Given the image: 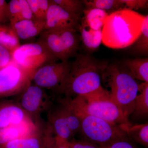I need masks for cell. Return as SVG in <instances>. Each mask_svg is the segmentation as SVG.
Segmentation results:
<instances>
[{
	"instance_id": "cell-7",
	"label": "cell",
	"mask_w": 148,
	"mask_h": 148,
	"mask_svg": "<svg viewBox=\"0 0 148 148\" xmlns=\"http://www.w3.org/2000/svg\"><path fill=\"white\" fill-rule=\"evenodd\" d=\"M48 124L55 136L69 141L79 132L80 118L62 99L57 106H53L47 112Z\"/></svg>"
},
{
	"instance_id": "cell-16",
	"label": "cell",
	"mask_w": 148,
	"mask_h": 148,
	"mask_svg": "<svg viewBox=\"0 0 148 148\" xmlns=\"http://www.w3.org/2000/svg\"><path fill=\"white\" fill-rule=\"evenodd\" d=\"M40 123L27 122L17 125L0 128V146L12 140L24 137L35 131Z\"/></svg>"
},
{
	"instance_id": "cell-32",
	"label": "cell",
	"mask_w": 148,
	"mask_h": 148,
	"mask_svg": "<svg viewBox=\"0 0 148 148\" xmlns=\"http://www.w3.org/2000/svg\"><path fill=\"white\" fill-rule=\"evenodd\" d=\"M8 20V3L4 0H0V23Z\"/></svg>"
},
{
	"instance_id": "cell-25",
	"label": "cell",
	"mask_w": 148,
	"mask_h": 148,
	"mask_svg": "<svg viewBox=\"0 0 148 148\" xmlns=\"http://www.w3.org/2000/svg\"><path fill=\"white\" fill-rule=\"evenodd\" d=\"M35 19L45 21L50 0H27Z\"/></svg>"
},
{
	"instance_id": "cell-12",
	"label": "cell",
	"mask_w": 148,
	"mask_h": 148,
	"mask_svg": "<svg viewBox=\"0 0 148 148\" xmlns=\"http://www.w3.org/2000/svg\"><path fill=\"white\" fill-rule=\"evenodd\" d=\"M81 16L67 12L50 0L45 21L44 30L71 29L79 32Z\"/></svg>"
},
{
	"instance_id": "cell-10",
	"label": "cell",
	"mask_w": 148,
	"mask_h": 148,
	"mask_svg": "<svg viewBox=\"0 0 148 148\" xmlns=\"http://www.w3.org/2000/svg\"><path fill=\"white\" fill-rule=\"evenodd\" d=\"M32 76L13 61L0 69V99L18 95L32 83Z\"/></svg>"
},
{
	"instance_id": "cell-9",
	"label": "cell",
	"mask_w": 148,
	"mask_h": 148,
	"mask_svg": "<svg viewBox=\"0 0 148 148\" xmlns=\"http://www.w3.org/2000/svg\"><path fill=\"white\" fill-rule=\"evenodd\" d=\"M14 100L34 122H40V116L47 112L53 104L51 96L45 89L32 82Z\"/></svg>"
},
{
	"instance_id": "cell-2",
	"label": "cell",
	"mask_w": 148,
	"mask_h": 148,
	"mask_svg": "<svg viewBox=\"0 0 148 148\" xmlns=\"http://www.w3.org/2000/svg\"><path fill=\"white\" fill-rule=\"evenodd\" d=\"M145 16L122 9L109 14L102 29V42L110 48H125L135 43L142 33Z\"/></svg>"
},
{
	"instance_id": "cell-28",
	"label": "cell",
	"mask_w": 148,
	"mask_h": 148,
	"mask_svg": "<svg viewBox=\"0 0 148 148\" xmlns=\"http://www.w3.org/2000/svg\"><path fill=\"white\" fill-rule=\"evenodd\" d=\"M71 148H104L86 139L77 140L73 138L69 141Z\"/></svg>"
},
{
	"instance_id": "cell-4",
	"label": "cell",
	"mask_w": 148,
	"mask_h": 148,
	"mask_svg": "<svg viewBox=\"0 0 148 148\" xmlns=\"http://www.w3.org/2000/svg\"><path fill=\"white\" fill-rule=\"evenodd\" d=\"M102 79L110 88L111 99L127 117L132 114L134 103L139 91V85L124 66L108 65Z\"/></svg>"
},
{
	"instance_id": "cell-29",
	"label": "cell",
	"mask_w": 148,
	"mask_h": 148,
	"mask_svg": "<svg viewBox=\"0 0 148 148\" xmlns=\"http://www.w3.org/2000/svg\"><path fill=\"white\" fill-rule=\"evenodd\" d=\"M124 4L125 8L130 10L140 9L144 8L147 5V0H121Z\"/></svg>"
},
{
	"instance_id": "cell-26",
	"label": "cell",
	"mask_w": 148,
	"mask_h": 148,
	"mask_svg": "<svg viewBox=\"0 0 148 148\" xmlns=\"http://www.w3.org/2000/svg\"><path fill=\"white\" fill-rule=\"evenodd\" d=\"M53 2L69 13L82 16L84 10L82 1L53 0Z\"/></svg>"
},
{
	"instance_id": "cell-11",
	"label": "cell",
	"mask_w": 148,
	"mask_h": 148,
	"mask_svg": "<svg viewBox=\"0 0 148 148\" xmlns=\"http://www.w3.org/2000/svg\"><path fill=\"white\" fill-rule=\"evenodd\" d=\"M71 65L68 61L47 64L33 74L32 82L45 90L57 93L69 76Z\"/></svg>"
},
{
	"instance_id": "cell-8",
	"label": "cell",
	"mask_w": 148,
	"mask_h": 148,
	"mask_svg": "<svg viewBox=\"0 0 148 148\" xmlns=\"http://www.w3.org/2000/svg\"><path fill=\"white\" fill-rule=\"evenodd\" d=\"M12 58L14 62L33 75L41 67L57 60L45 46L38 41L21 45L12 53Z\"/></svg>"
},
{
	"instance_id": "cell-31",
	"label": "cell",
	"mask_w": 148,
	"mask_h": 148,
	"mask_svg": "<svg viewBox=\"0 0 148 148\" xmlns=\"http://www.w3.org/2000/svg\"><path fill=\"white\" fill-rule=\"evenodd\" d=\"M105 148H140L129 139L119 140Z\"/></svg>"
},
{
	"instance_id": "cell-1",
	"label": "cell",
	"mask_w": 148,
	"mask_h": 148,
	"mask_svg": "<svg viewBox=\"0 0 148 148\" xmlns=\"http://www.w3.org/2000/svg\"><path fill=\"white\" fill-rule=\"evenodd\" d=\"M108 65L107 62L97 61L87 54L77 56L57 94L73 98L101 90L102 74Z\"/></svg>"
},
{
	"instance_id": "cell-33",
	"label": "cell",
	"mask_w": 148,
	"mask_h": 148,
	"mask_svg": "<svg viewBox=\"0 0 148 148\" xmlns=\"http://www.w3.org/2000/svg\"><path fill=\"white\" fill-rule=\"evenodd\" d=\"M55 145L56 148H71L69 141L55 136Z\"/></svg>"
},
{
	"instance_id": "cell-30",
	"label": "cell",
	"mask_w": 148,
	"mask_h": 148,
	"mask_svg": "<svg viewBox=\"0 0 148 148\" xmlns=\"http://www.w3.org/2000/svg\"><path fill=\"white\" fill-rule=\"evenodd\" d=\"M12 61V54L0 45V69L7 66Z\"/></svg>"
},
{
	"instance_id": "cell-23",
	"label": "cell",
	"mask_w": 148,
	"mask_h": 148,
	"mask_svg": "<svg viewBox=\"0 0 148 148\" xmlns=\"http://www.w3.org/2000/svg\"><path fill=\"white\" fill-rule=\"evenodd\" d=\"M0 45L12 54L21 45L19 38L10 25L0 24Z\"/></svg>"
},
{
	"instance_id": "cell-5",
	"label": "cell",
	"mask_w": 148,
	"mask_h": 148,
	"mask_svg": "<svg viewBox=\"0 0 148 148\" xmlns=\"http://www.w3.org/2000/svg\"><path fill=\"white\" fill-rule=\"evenodd\" d=\"M81 125L79 132L83 139L105 148L113 143L129 139L121 125L114 124L90 116L79 117Z\"/></svg>"
},
{
	"instance_id": "cell-14",
	"label": "cell",
	"mask_w": 148,
	"mask_h": 148,
	"mask_svg": "<svg viewBox=\"0 0 148 148\" xmlns=\"http://www.w3.org/2000/svg\"><path fill=\"white\" fill-rule=\"evenodd\" d=\"M32 121V119L14 100L0 101V128Z\"/></svg>"
},
{
	"instance_id": "cell-24",
	"label": "cell",
	"mask_w": 148,
	"mask_h": 148,
	"mask_svg": "<svg viewBox=\"0 0 148 148\" xmlns=\"http://www.w3.org/2000/svg\"><path fill=\"white\" fill-rule=\"evenodd\" d=\"M86 8H97L112 13L125 8L121 0H91L82 1Z\"/></svg>"
},
{
	"instance_id": "cell-6",
	"label": "cell",
	"mask_w": 148,
	"mask_h": 148,
	"mask_svg": "<svg viewBox=\"0 0 148 148\" xmlns=\"http://www.w3.org/2000/svg\"><path fill=\"white\" fill-rule=\"evenodd\" d=\"M71 29L45 30L37 41L41 43L57 60L68 61L79 48L80 36Z\"/></svg>"
},
{
	"instance_id": "cell-3",
	"label": "cell",
	"mask_w": 148,
	"mask_h": 148,
	"mask_svg": "<svg viewBox=\"0 0 148 148\" xmlns=\"http://www.w3.org/2000/svg\"><path fill=\"white\" fill-rule=\"evenodd\" d=\"M61 99L79 117L90 116L114 124L130 123L128 118L111 99L110 92L104 88L88 95Z\"/></svg>"
},
{
	"instance_id": "cell-27",
	"label": "cell",
	"mask_w": 148,
	"mask_h": 148,
	"mask_svg": "<svg viewBox=\"0 0 148 148\" xmlns=\"http://www.w3.org/2000/svg\"><path fill=\"white\" fill-rule=\"evenodd\" d=\"M134 50L137 53L143 54L148 53V15L145 16L142 27V33L135 42Z\"/></svg>"
},
{
	"instance_id": "cell-21",
	"label": "cell",
	"mask_w": 148,
	"mask_h": 148,
	"mask_svg": "<svg viewBox=\"0 0 148 148\" xmlns=\"http://www.w3.org/2000/svg\"><path fill=\"white\" fill-rule=\"evenodd\" d=\"M123 64L135 79L148 82V58L127 59Z\"/></svg>"
},
{
	"instance_id": "cell-13",
	"label": "cell",
	"mask_w": 148,
	"mask_h": 148,
	"mask_svg": "<svg viewBox=\"0 0 148 148\" xmlns=\"http://www.w3.org/2000/svg\"><path fill=\"white\" fill-rule=\"evenodd\" d=\"M42 127L41 123L34 132L6 143L0 148H46L49 139L54 133L48 124L45 129Z\"/></svg>"
},
{
	"instance_id": "cell-19",
	"label": "cell",
	"mask_w": 148,
	"mask_h": 148,
	"mask_svg": "<svg viewBox=\"0 0 148 148\" xmlns=\"http://www.w3.org/2000/svg\"><path fill=\"white\" fill-rule=\"evenodd\" d=\"M79 32L80 33L81 40L88 50L92 51L100 47L102 42V30H92L81 20Z\"/></svg>"
},
{
	"instance_id": "cell-18",
	"label": "cell",
	"mask_w": 148,
	"mask_h": 148,
	"mask_svg": "<svg viewBox=\"0 0 148 148\" xmlns=\"http://www.w3.org/2000/svg\"><path fill=\"white\" fill-rule=\"evenodd\" d=\"M127 137L133 143L146 147H148V124L133 125L131 123L121 125Z\"/></svg>"
},
{
	"instance_id": "cell-15",
	"label": "cell",
	"mask_w": 148,
	"mask_h": 148,
	"mask_svg": "<svg viewBox=\"0 0 148 148\" xmlns=\"http://www.w3.org/2000/svg\"><path fill=\"white\" fill-rule=\"evenodd\" d=\"M19 39L34 38L44 31L45 21L36 19H24L10 24Z\"/></svg>"
},
{
	"instance_id": "cell-17",
	"label": "cell",
	"mask_w": 148,
	"mask_h": 148,
	"mask_svg": "<svg viewBox=\"0 0 148 148\" xmlns=\"http://www.w3.org/2000/svg\"><path fill=\"white\" fill-rule=\"evenodd\" d=\"M8 17L11 23L35 19L27 0H11L8 3Z\"/></svg>"
},
{
	"instance_id": "cell-20",
	"label": "cell",
	"mask_w": 148,
	"mask_h": 148,
	"mask_svg": "<svg viewBox=\"0 0 148 148\" xmlns=\"http://www.w3.org/2000/svg\"><path fill=\"white\" fill-rule=\"evenodd\" d=\"M83 14L84 17L82 18V21L95 31L102 30L105 20L109 15L105 11L97 8L84 9Z\"/></svg>"
},
{
	"instance_id": "cell-34",
	"label": "cell",
	"mask_w": 148,
	"mask_h": 148,
	"mask_svg": "<svg viewBox=\"0 0 148 148\" xmlns=\"http://www.w3.org/2000/svg\"><path fill=\"white\" fill-rule=\"evenodd\" d=\"M46 148H56L55 145V137L51 135L49 139Z\"/></svg>"
},
{
	"instance_id": "cell-22",
	"label": "cell",
	"mask_w": 148,
	"mask_h": 148,
	"mask_svg": "<svg viewBox=\"0 0 148 148\" xmlns=\"http://www.w3.org/2000/svg\"><path fill=\"white\" fill-rule=\"evenodd\" d=\"M139 91L140 93L135 98L134 110L131 114L136 118L148 116V82L139 84Z\"/></svg>"
}]
</instances>
